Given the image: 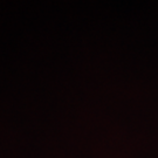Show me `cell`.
Returning <instances> with one entry per match:
<instances>
[]
</instances>
